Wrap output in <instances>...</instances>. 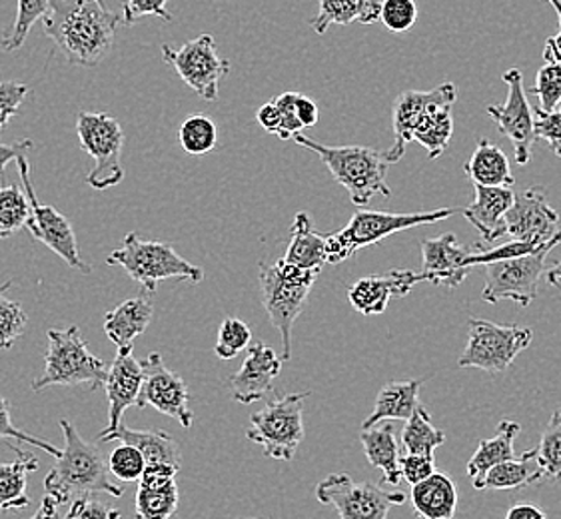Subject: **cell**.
I'll return each mask as SVG.
<instances>
[{"instance_id":"obj_1","label":"cell","mask_w":561,"mask_h":519,"mask_svg":"<svg viewBox=\"0 0 561 519\" xmlns=\"http://www.w3.org/2000/svg\"><path fill=\"white\" fill-rule=\"evenodd\" d=\"M123 16L114 14L106 0H50L43 19L45 33L68 65L96 67L111 55Z\"/></svg>"},{"instance_id":"obj_2","label":"cell","mask_w":561,"mask_h":519,"mask_svg":"<svg viewBox=\"0 0 561 519\" xmlns=\"http://www.w3.org/2000/svg\"><path fill=\"white\" fill-rule=\"evenodd\" d=\"M60 428L65 434V448L45 477L46 496L55 497L60 506L72 497L92 494L123 497V487L114 484L108 460H104L101 448L84 440L68 419H60Z\"/></svg>"},{"instance_id":"obj_3","label":"cell","mask_w":561,"mask_h":519,"mask_svg":"<svg viewBox=\"0 0 561 519\" xmlns=\"http://www.w3.org/2000/svg\"><path fill=\"white\" fill-rule=\"evenodd\" d=\"M294 142L316 152L334 181L344 186L350 200L358 208H366L374 196L390 198L392 188L386 184L390 162L380 150L368 147H328L310 136L296 135Z\"/></svg>"},{"instance_id":"obj_4","label":"cell","mask_w":561,"mask_h":519,"mask_svg":"<svg viewBox=\"0 0 561 519\" xmlns=\"http://www.w3.org/2000/svg\"><path fill=\"white\" fill-rule=\"evenodd\" d=\"M259 270L262 305L280 334L282 360L288 361L293 358L294 324L302 314L320 270H302L282 258L274 264L260 262Z\"/></svg>"},{"instance_id":"obj_5","label":"cell","mask_w":561,"mask_h":519,"mask_svg":"<svg viewBox=\"0 0 561 519\" xmlns=\"http://www.w3.org/2000/svg\"><path fill=\"white\" fill-rule=\"evenodd\" d=\"M461 210L463 208H442V210L412 212V215L358 210L352 216L348 227L325 238V264H340L344 260L352 258L358 250L374 246L392 234L404 232L410 228L436 224L442 220H448L449 216Z\"/></svg>"},{"instance_id":"obj_6","label":"cell","mask_w":561,"mask_h":519,"mask_svg":"<svg viewBox=\"0 0 561 519\" xmlns=\"http://www.w3.org/2000/svg\"><path fill=\"white\" fill-rule=\"evenodd\" d=\"M106 262L111 266H121L147 292H154L158 284L170 278L191 284L204 280L203 268L186 262L170 244L160 240H142L136 232L126 234L123 249L114 250Z\"/></svg>"},{"instance_id":"obj_7","label":"cell","mask_w":561,"mask_h":519,"mask_svg":"<svg viewBox=\"0 0 561 519\" xmlns=\"http://www.w3.org/2000/svg\"><path fill=\"white\" fill-rule=\"evenodd\" d=\"M46 336L45 372L34 380L33 392L50 385H90L96 390L106 384L108 366L89 350L79 327L48 330Z\"/></svg>"},{"instance_id":"obj_8","label":"cell","mask_w":561,"mask_h":519,"mask_svg":"<svg viewBox=\"0 0 561 519\" xmlns=\"http://www.w3.org/2000/svg\"><path fill=\"white\" fill-rule=\"evenodd\" d=\"M310 392L270 400L250 418L248 440L259 443L264 455L278 462H293L304 440V400Z\"/></svg>"},{"instance_id":"obj_9","label":"cell","mask_w":561,"mask_h":519,"mask_svg":"<svg viewBox=\"0 0 561 519\" xmlns=\"http://www.w3.org/2000/svg\"><path fill=\"white\" fill-rule=\"evenodd\" d=\"M531 339V327L500 326L483 318H470L468 344L458 366L490 373L504 372L522 351L528 350Z\"/></svg>"},{"instance_id":"obj_10","label":"cell","mask_w":561,"mask_h":519,"mask_svg":"<svg viewBox=\"0 0 561 519\" xmlns=\"http://www.w3.org/2000/svg\"><path fill=\"white\" fill-rule=\"evenodd\" d=\"M80 147L94 160L87 182L94 191H108L124 178V132L121 123L104 113H79Z\"/></svg>"},{"instance_id":"obj_11","label":"cell","mask_w":561,"mask_h":519,"mask_svg":"<svg viewBox=\"0 0 561 519\" xmlns=\"http://www.w3.org/2000/svg\"><path fill=\"white\" fill-rule=\"evenodd\" d=\"M316 499L334 506L340 519H386L390 509L404 504L405 494L356 482L348 474H332L316 486Z\"/></svg>"},{"instance_id":"obj_12","label":"cell","mask_w":561,"mask_h":519,"mask_svg":"<svg viewBox=\"0 0 561 519\" xmlns=\"http://www.w3.org/2000/svg\"><path fill=\"white\" fill-rule=\"evenodd\" d=\"M551 250H539L526 256L495 260L483 266L482 298L488 304L512 300L528 308L538 296L541 276L546 274V258Z\"/></svg>"},{"instance_id":"obj_13","label":"cell","mask_w":561,"mask_h":519,"mask_svg":"<svg viewBox=\"0 0 561 519\" xmlns=\"http://www.w3.org/2000/svg\"><path fill=\"white\" fill-rule=\"evenodd\" d=\"M162 58L179 72L186 86L204 101H216L220 82L230 72V62L218 57L213 34L204 33L184 45L162 46Z\"/></svg>"},{"instance_id":"obj_14","label":"cell","mask_w":561,"mask_h":519,"mask_svg":"<svg viewBox=\"0 0 561 519\" xmlns=\"http://www.w3.org/2000/svg\"><path fill=\"white\" fill-rule=\"evenodd\" d=\"M19 172H21V181H23L24 193L28 196V203L33 208V216L26 224V230L33 234L36 240H41L45 246L53 250L57 256L65 260L70 268L90 274L92 268L84 260L80 258L79 242L75 228L70 224L67 216L60 215L55 206L41 204L34 194L33 182H31V164L26 157L16 160Z\"/></svg>"},{"instance_id":"obj_15","label":"cell","mask_w":561,"mask_h":519,"mask_svg":"<svg viewBox=\"0 0 561 519\" xmlns=\"http://www.w3.org/2000/svg\"><path fill=\"white\" fill-rule=\"evenodd\" d=\"M502 80L507 86V101L497 106H488L485 114L497 125V130L514 145L517 164L526 166L531 157L536 136V114L529 106L528 94L524 89V74L519 68L505 70Z\"/></svg>"},{"instance_id":"obj_16","label":"cell","mask_w":561,"mask_h":519,"mask_svg":"<svg viewBox=\"0 0 561 519\" xmlns=\"http://www.w3.org/2000/svg\"><path fill=\"white\" fill-rule=\"evenodd\" d=\"M145 366V384L138 397L136 407H154L160 414L176 419L184 429H191L194 416H192L191 392L188 385L180 378L179 373L167 368L162 356L152 351Z\"/></svg>"},{"instance_id":"obj_17","label":"cell","mask_w":561,"mask_h":519,"mask_svg":"<svg viewBox=\"0 0 561 519\" xmlns=\"http://www.w3.org/2000/svg\"><path fill=\"white\" fill-rule=\"evenodd\" d=\"M560 215L551 208L543 186H531L516 193V200L505 215L507 234L517 242L548 244L558 237Z\"/></svg>"},{"instance_id":"obj_18","label":"cell","mask_w":561,"mask_h":519,"mask_svg":"<svg viewBox=\"0 0 561 519\" xmlns=\"http://www.w3.org/2000/svg\"><path fill=\"white\" fill-rule=\"evenodd\" d=\"M458 91L451 82L439 84L434 91H405L393 102V145L383 154L390 164L400 162L405 147L414 140V132L427 111L436 104H456Z\"/></svg>"},{"instance_id":"obj_19","label":"cell","mask_w":561,"mask_h":519,"mask_svg":"<svg viewBox=\"0 0 561 519\" xmlns=\"http://www.w3.org/2000/svg\"><path fill=\"white\" fill-rule=\"evenodd\" d=\"M420 282H430L424 270H390L366 276L350 286V304L362 316H378L386 312L392 298H404Z\"/></svg>"},{"instance_id":"obj_20","label":"cell","mask_w":561,"mask_h":519,"mask_svg":"<svg viewBox=\"0 0 561 519\" xmlns=\"http://www.w3.org/2000/svg\"><path fill=\"white\" fill-rule=\"evenodd\" d=\"M133 346L118 348L113 366L108 368L106 378V400H108V426L102 429L101 436L111 434L123 426L124 412L138 404V397L145 384V366L133 354Z\"/></svg>"},{"instance_id":"obj_21","label":"cell","mask_w":561,"mask_h":519,"mask_svg":"<svg viewBox=\"0 0 561 519\" xmlns=\"http://www.w3.org/2000/svg\"><path fill=\"white\" fill-rule=\"evenodd\" d=\"M278 351L262 342L250 344L242 368L230 378V392L240 404H254L274 392V380L280 376Z\"/></svg>"},{"instance_id":"obj_22","label":"cell","mask_w":561,"mask_h":519,"mask_svg":"<svg viewBox=\"0 0 561 519\" xmlns=\"http://www.w3.org/2000/svg\"><path fill=\"white\" fill-rule=\"evenodd\" d=\"M420 249L430 284L454 290L468 278V274H472L473 268L468 264L472 252L461 246L458 237L451 232L422 240Z\"/></svg>"},{"instance_id":"obj_23","label":"cell","mask_w":561,"mask_h":519,"mask_svg":"<svg viewBox=\"0 0 561 519\" xmlns=\"http://www.w3.org/2000/svg\"><path fill=\"white\" fill-rule=\"evenodd\" d=\"M473 188H476V200L472 206L463 208L461 215L466 216V220L480 232L482 242L478 246L492 249L500 238L507 234L505 215L516 200V193L504 186L473 184Z\"/></svg>"},{"instance_id":"obj_24","label":"cell","mask_w":561,"mask_h":519,"mask_svg":"<svg viewBox=\"0 0 561 519\" xmlns=\"http://www.w3.org/2000/svg\"><path fill=\"white\" fill-rule=\"evenodd\" d=\"M180 470L170 465H147L136 492V519H170L179 509Z\"/></svg>"},{"instance_id":"obj_25","label":"cell","mask_w":561,"mask_h":519,"mask_svg":"<svg viewBox=\"0 0 561 519\" xmlns=\"http://www.w3.org/2000/svg\"><path fill=\"white\" fill-rule=\"evenodd\" d=\"M154 318L152 300L142 296L128 298L104 316V332L118 348L133 346L138 336L147 332Z\"/></svg>"},{"instance_id":"obj_26","label":"cell","mask_w":561,"mask_h":519,"mask_svg":"<svg viewBox=\"0 0 561 519\" xmlns=\"http://www.w3.org/2000/svg\"><path fill=\"white\" fill-rule=\"evenodd\" d=\"M359 441L368 462L382 470L383 482L390 486H400L402 477V452L396 440L392 422H382L370 429L359 431Z\"/></svg>"},{"instance_id":"obj_27","label":"cell","mask_w":561,"mask_h":519,"mask_svg":"<svg viewBox=\"0 0 561 519\" xmlns=\"http://www.w3.org/2000/svg\"><path fill=\"white\" fill-rule=\"evenodd\" d=\"M424 380H405V382H388L376 395V404L370 416L362 424V429H370L382 422L408 419L414 416L420 404Z\"/></svg>"},{"instance_id":"obj_28","label":"cell","mask_w":561,"mask_h":519,"mask_svg":"<svg viewBox=\"0 0 561 519\" xmlns=\"http://www.w3.org/2000/svg\"><path fill=\"white\" fill-rule=\"evenodd\" d=\"M412 506L420 519H454L458 511V489L449 475L436 472L412 486Z\"/></svg>"},{"instance_id":"obj_29","label":"cell","mask_w":561,"mask_h":519,"mask_svg":"<svg viewBox=\"0 0 561 519\" xmlns=\"http://www.w3.org/2000/svg\"><path fill=\"white\" fill-rule=\"evenodd\" d=\"M106 441L133 443L145 453L147 465H170L180 470L179 441L162 429H133L121 426L99 438V443H106Z\"/></svg>"},{"instance_id":"obj_30","label":"cell","mask_w":561,"mask_h":519,"mask_svg":"<svg viewBox=\"0 0 561 519\" xmlns=\"http://www.w3.org/2000/svg\"><path fill=\"white\" fill-rule=\"evenodd\" d=\"M4 446L16 453L14 462L0 463V511L9 514L31 506V497L26 496V475L38 470V460L12 441H4Z\"/></svg>"},{"instance_id":"obj_31","label":"cell","mask_w":561,"mask_h":519,"mask_svg":"<svg viewBox=\"0 0 561 519\" xmlns=\"http://www.w3.org/2000/svg\"><path fill=\"white\" fill-rule=\"evenodd\" d=\"M522 431V426L512 419H502L497 424V434L490 440H482L478 443V450L468 462V475L472 480L473 487L478 489L488 472L497 463L514 460V441Z\"/></svg>"},{"instance_id":"obj_32","label":"cell","mask_w":561,"mask_h":519,"mask_svg":"<svg viewBox=\"0 0 561 519\" xmlns=\"http://www.w3.org/2000/svg\"><path fill=\"white\" fill-rule=\"evenodd\" d=\"M325 238L316 232L310 215L298 212L293 222L290 244L282 260L302 270H322L325 264Z\"/></svg>"},{"instance_id":"obj_33","label":"cell","mask_w":561,"mask_h":519,"mask_svg":"<svg viewBox=\"0 0 561 519\" xmlns=\"http://www.w3.org/2000/svg\"><path fill=\"white\" fill-rule=\"evenodd\" d=\"M382 16V0H320V11L310 26L325 34L332 24H374Z\"/></svg>"},{"instance_id":"obj_34","label":"cell","mask_w":561,"mask_h":519,"mask_svg":"<svg viewBox=\"0 0 561 519\" xmlns=\"http://www.w3.org/2000/svg\"><path fill=\"white\" fill-rule=\"evenodd\" d=\"M463 170L473 184L504 186V188H512L516 184L504 150L485 138L478 140V148L470 160L463 164Z\"/></svg>"},{"instance_id":"obj_35","label":"cell","mask_w":561,"mask_h":519,"mask_svg":"<svg viewBox=\"0 0 561 519\" xmlns=\"http://www.w3.org/2000/svg\"><path fill=\"white\" fill-rule=\"evenodd\" d=\"M541 477H546V474L539 463L538 452L528 450L519 458L497 463L483 477L478 489H522L536 484Z\"/></svg>"},{"instance_id":"obj_36","label":"cell","mask_w":561,"mask_h":519,"mask_svg":"<svg viewBox=\"0 0 561 519\" xmlns=\"http://www.w3.org/2000/svg\"><path fill=\"white\" fill-rule=\"evenodd\" d=\"M454 104H436L427 111L414 132L415 142L426 148L430 160H436L446 152L454 132L451 120Z\"/></svg>"},{"instance_id":"obj_37","label":"cell","mask_w":561,"mask_h":519,"mask_svg":"<svg viewBox=\"0 0 561 519\" xmlns=\"http://www.w3.org/2000/svg\"><path fill=\"white\" fill-rule=\"evenodd\" d=\"M446 440H448L446 431L432 424V416L426 406L415 410L414 416L405 422L404 431H402L404 453H417V455L434 458L436 450L442 448Z\"/></svg>"},{"instance_id":"obj_38","label":"cell","mask_w":561,"mask_h":519,"mask_svg":"<svg viewBox=\"0 0 561 519\" xmlns=\"http://www.w3.org/2000/svg\"><path fill=\"white\" fill-rule=\"evenodd\" d=\"M48 9H50V0H16L14 23L0 36V48L4 53L19 50L26 43L34 23L45 19Z\"/></svg>"},{"instance_id":"obj_39","label":"cell","mask_w":561,"mask_h":519,"mask_svg":"<svg viewBox=\"0 0 561 519\" xmlns=\"http://www.w3.org/2000/svg\"><path fill=\"white\" fill-rule=\"evenodd\" d=\"M33 208L28 196L16 184L0 188V240L11 238L28 224Z\"/></svg>"},{"instance_id":"obj_40","label":"cell","mask_w":561,"mask_h":519,"mask_svg":"<svg viewBox=\"0 0 561 519\" xmlns=\"http://www.w3.org/2000/svg\"><path fill=\"white\" fill-rule=\"evenodd\" d=\"M180 147L184 148L192 157H203L213 152L218 142V128L213 118L204 114L188 116L179 130Z\"/></svg>"},{"instance_id":"obj_41","label":"cell","mask_w":561,"mask_h":519,"mask_svg":"<svg viewBox=\"0 0 561 519\" xmlns=\"http://www.w3.org/2000/svg\"><path fill=\"white\" fill-rule=\"evenodd\" d=\"M11 286L12 280L0 286V351L11 350L14 342L23 336L28 326V316L23 305L7 296Z\"/></svg>"},{"instance_id":"obj_42","label":"cell","mask_w":561,"mask_h":519,"mask_svg":"<svg viewBox=\"0 0 561 519\" xmlns=\"http://www.w3.org/2000/svg\"><path fill=\"white\" fill-rule=\"evenodd\" d=\"M536 452L546 477H550L553 482L561 480V407L553 412Z\"/></svg>"},{"instance_id":"obj_43","label":"cell","mask_w":561,"mask_h":519,"mask_svg":"<svg viewBox=\"0 0 561 519\" xmlns=\"http://www.w3.org/2000/svg\"><path fill=\"white\" fill-rule=\"evenodd\" d=\"M108 470L121 482H140L147 472V458L133 443L121 441L108 455Z\"/></svg>"},{"instance_id":"obj_44","label":"cell","mask_w":561,"mask_h":519,"mask_svg":"<svg viewBox=\"0 0 561 519\" xmlns=\"http://www.w3.org/2000/svg\"><path fill=\"white\" fill-rule=\"evenodd\" d=\"M252 332L240 318H226L222 326L218 330V339L214 346V354L220 360H232L240 351L250 348Z\"/></svg>"},{"instance_id":"obj_45","label":"cell","mask_w":561,"mask_h":519,"mask_svg":"<svg viewBox=\"0 0 561 519\" xmlns=\"http://www.w3.org/2000/svg\"><path fill=\"white\" fill-rule=\"evenodd\" d=\"M531 92L538 96V108L546 113L556 111L561 102V65L546 62L539 68Z\"/></svg>"},{"instance_id":"obj_46","label":"cell","mask_w":561,"mask_h":519,"mask_svg":"<svg viewBox=\"0 0 561 519\" xmlns=\"http://www.w3.org/2000/svg\"><path fill=\"white\" fill-rule=\"evenodd\" d=\"M9 440H16L21 441V443H28L33 448H41L43 452L50 453L55 460L60 458V453H62V448H57V446H53L48 441L28 436V434H24L23 429L14 428L11 418V404H9V400L4 395H0V441Z\"/></svg>"},{"instance_id":"obj_47","label":"cell","mask_w":561,"mask_h":519,"mask_svg":"<svg viewBox=\"0 0 561 519\" xmlns=\"http://www.w3.org/2000/svg\"><path fill=\"white\" fill-rule=\"evenodd\" d=\"M380 21L392 33H408L417 21L415 0H382Z\"/></svg>"},{"instance_id":"obj_48","label":"cell","mask_w":561,"mask_h":519,"mask_svg":"<svg viewBox=\"0 0 561 519\" xmlns=\"http://www.w3.org/2000/svg\"><path fill=\"white\" fill-rule=\"evenodd\" d=\"M31 86L16 80H0V130L11 123L12 116L19 114Z\"/></svg>"},{"instance_id":"obj_49","label":"cell","mask_w":561,"mask_h":519,"mask_svg":"<svg viewBox=\"0 0 561 519\" xmlns=\"http://www.w3.org/2000/svg\"><path fill=\"white\" fill-rule=\"evenodd\" d=\"M169 0H126L123 4V24H136L147 16H157L172 23V14L167 9Z\"/></svg>"},{"instance_id":"obj_50","label":"cell","mask_w":561,"mask_h":519,"mask_svg":"<svg viewBox=\"0 0 561 519\" xmlns=\"http://www.w3.org/2000/svg\"><path fill=\"white\" fill-rule=\"evenodd\" d=\"M65 519H121V511L92 496L77 497Z\"/></svg>"},{"instance_id":"obj_51","label":"cell","mask_w":561,"mask_h":519,"mask_svg":"<svg viewBox=\"0 0 561 519\" xmlns=\"http://www.w3.org/2000/svg\"><path fill=\"white\" fill-rule=\"evenodd\" d=\"M536 136L539 140L548 142L556 157L561 159V114L558 111L546 113L536 108Z\"/></svg>"},{"instance_id":"obj_52","label":"cell","mask_w":561,"mask_h":519,"mask_svg":"<svg viewBox=\"0 0 561 519\" xmlns=\"http://www.w3.org/2000/svg\"><path fill=\"white\" fill-rule=\"evenodd\" d=\"M296 99H298V92H284L274 99L282 114V125L278 130V138L282 140H294V136L300 135L304 130L302 123L296 113Z\"/></svg>"},{"instance_id":"obj_53","label":"cell","mask_w":561,"mask_h":519,"mask_svg":"<svg viewBox=\"0 0 561 519\" xmlns=\"http://www.w3.org/2000/svg\"><path fill=\"white\" fill-rule=\"evenodd\" d=\"M434 474H436L434 458L417 455V453H402V477L410 486H415Z\"/></svg>"},{"instance_id":"obj_54","label":"cell","mask_w":561,"mask_h":519,"mask_svg":"<svg viewBox=\"0 0 561 519\" xmlns=\"http://www.w3.org/2000/svg\"><path fill=\"white\" fill-rule=\"evenodd\" d=\"M256 120H259V125L262 126L266 132L278 136V130H280L282 125V114L278 104L274 101L262 104L259 108V113H256Z\"/></svg>"},{"instance_id":"obj_55","label":"cell","mask_w":561,"mask_h":519,"mask_svg":"<svg viewBox=\"0 0 561 519\" xmlns=\"http://www.w3.org/2000/svg\"><path fill=\"white\" fill-rule=\"evenodd\" d=\"M33 148L34 142L31 138H24V140H19L14 145H0V176H2V172L7 169L9 162L26 157Z\"/></svg>"},{"instance_id":"obj_56","label":"cell","mask_w":561,"mask_h":519,"mask_svg":"<svg viewBox=\"0 0 561 519\" xmlns=\"http://www.w3.org/2000/svg\"><path fill=\"white\" fill-rule=\"evenodd\" d=\"M296 113L298 118L302 123L304 128H312L318 123V106L312 99L304 96L298 92V99H296Z\"/></svg>"},{"instance_id":"obj_57","label":"cell","mask_w":561,"mask_h":519,"mask_svg":"<svg viewBox=\"0 0 561 519\" xmlns=\"http://www.w3.org/2000/svg\"><path fill=\"white\" fill-rule=\"evenodd\" d=\"M505 519H548L543 509L534 504H517L514 508L507 509Z\"/></svg>"},{"instance_id":"obj_58","label":"cell","mask_w":561,"mask_h":519,"mask_svg":"<svg viewBox=\"0 0 561 519\" xmlns=\"http://www.w3.org/2000/svg\"><path fill=\"white\" fill-rule=\"evenodd\" d=\"M60 504H58L55 497L45 496L43 499V504H41V508L38 511L34 514L31 519H60Z\"/></svg>"},{"instance_id":"obj_59","label":"cell","mask_w":561,"mask_h":519,"mask_svg":"<svg viewBox=\"0 0 561 519\" xmlns=\"http://www.w3.org/2000/svg\"><path fill=\"white\" fill-rule=\"evenodd\" d=\"M543 60H546V62H558V65H561V31L556 34V36H550V38L546 41Z\"/></svg>"},{"instance_id":"obj_60","label":"cell","mask_w":561,"mask_h":519,"mask_svg":"<svg viewBox=\"0 0 561 519\" xmlns=\"http://www.w3.org/2000/svg\"><path fill=\"white\" fill-rule=\"evenodd\" d=\"M546 282L550 286H561V260L556 266H551L550 270L546 272Z\"/></svg>"},{"instance_id":"obj_61","label":"cell","mask_w":561,"mask_h":519,"mask_svg":"<svg viewBox=\"0 0 561 519\" xmlns=\"http://www.w3.org/2000/svg\"><path fill=\"white\" fill-rule=\"evenodd\" d=\"M551 7H553V11L558 14V21H560V31H561V0H548Z\"/></svg>"},{"instance_id":"obj_62","label":"cell","mask_w":561,"mask_h":519,"mask_svg":"<svg viewBox=\"0 0 561 519\" xmlns=\"http://www.w3.org/2000/svg\"><path fill=\"white\" fill-rule=\"evenodd\" d=\"M556 111H558V113L561 114V102H560V104H558V108H556Z\"/></svg>"},{"instance_id":"obj_63","label":"cell","mask_w":561,"mask_h":519,"mask_svg":"<svg viewBox=\"0 0 561 519\" xmlns=\"http://www.w3.org/2000/svg\"><path fill=\"white\" fill-rule=\"evenodd\" d=\"M240 519H259V518H240Z\"/></svg>"}]
</instances>
